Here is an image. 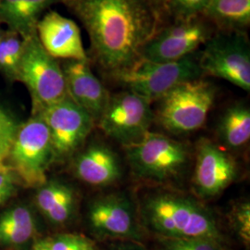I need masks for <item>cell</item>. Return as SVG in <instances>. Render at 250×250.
<instances>
[{
  "instance_id": "3",
  "label": "cell",
  "mask_w": 250,
  "mask_h": 250,
  "mask_svg": "<svg viewBox=\"0 0 250 250\" xmlns=\"http://www.w3.org/2000/svg\"><path fill=\"white\" fill-rule=\"evenodd\" d=\"M216 91L212 83L201 77L180 83L159 99V123L174 134L197 131L205 124Z\"/></svg>"
},
{
  "instance_id": "12",
  "label": "cell",
  "mask_w": 250,
  "mask_h": 250,
  "mask_svg": "<svg viewBox=\"0 0 250 250\" xmlns=\"http://www.w3.org/2000/svg\"><path fill=\"white\" fill-rule=\"evenodd\" d=\"M90 228L101 237L139 242L142 229L132 201L121 194H110L94 200L88 208Z\"/></svg>"
},
{
  "instance_id": "6",
  "label": "cell",
  "mask_w": 250,
  "mask_h": 250,
  "mask_svg": "<svg viewBox=\"0 0 250 250\" xmlns=\"http://www.w3.org/2000/svg\"><path fill=\"white\" fill-rule=\"evenodd\" d=\"M17 81L30 93L33 114L68 97L62 68L45 51L36 33L24 38Z\"/></svg>"
},
{
  "instance_id": "31",
  "label": "cell",
  "mask_w": 250,
  "mask_h": 250,
  "mask_svg": "<svg viewBox=\"0 0 250 250\" xmlns=\"http://www.w3.org/2000/svg\"><path fill=\"white\" fill-rule=\"evenodd\" d=\"M110 250H145L137 242L128 241L114 246Z\"/></svg>"
},
{
  "instance_id": "10",
  "label": "cell",
  "mask_w": 250,
  "mask_h": 250,
  "mask_svg": "<svg viewBox=\"0 0 250 250\" xmlns=\"http://www.w3.org/2000/svg\"><path fill=\"white\" fill-rule=\"evenodd\" d=\"M154 120L150 102L125 90L109 96L99 122L107 136L125 146L140 141L149 132Z\"/></svg>"
},
{
  "instance_id": "30",
  "label": "cell",
  "mask_w": 250,
  "mask_h": 250,
  "mask_svg": "<svg viewBox=\"0 0 250 250\" xmlns=\"http://www.w3.org/2000/svg\"><path fill=\"white\" fill-rule=\"evenodd\" d=\"M153 6L155 7V9L158 10V12L160 13L161 18L163 19L167 17V9H168V4H169V0H150Z\"/></svg>"
},
{
  "instance_id": "15",
  "label": "cell",
  "mask_w": 250,
  "mask_h": 250,
  "mask_svg": "<svg viewBox=\"0 0 250 250\" xmlns=\"http://www.w3.org/2000/svg\"><path fill=\"white\" fill-rule=\"evenodd\" d=\"M62 68L68 96L95 121L99 120L110 95L92 72L89 62L67 61Z\"/></svg>"
},
{
  "instance_id": "14",
  "label": "cell",
  "mask_w": 250,
  "mask_h": 250,
  "mask_svg": "<svg viewBox=\"0 0 250 250\" xmlns=\"http://www.w3.org/2000/svg\"><path fill=\"white\" fill-rule=\"evenodd\" d=\"M36 35L44 49L55 60L88 61L77 23L55 10L46 12L38 21Z\"/></svg>"
},
{
  "instance_id": "24",
  "label": "cell",
  "mask_w": 250,
  "mask_h": 250,
  "mask_svg": "<svg viewBox=\"0 0 250 250\" xmlns=\"http://www.w3.org/2000/svg\"><path fill=\"white\" fill-rule=\"evenodd\" d=\"M209 0H169L167 16L173 21L203 15Z\"/></svg>"
},
{
  "instance_id": "4",
  "label": "cell",
  "mask_w": 250,
  "mask_h": 250,
  "mask_svg": "<svg viewBox=\"0 0 250 250\" xmlns=\"http://www.w3.org/2000/svg\"><path fill=\"white\" fill-rule=\"evenodd\" d=\"M198 59L194 54L172 62H155L139 58L130 66L110 74L125 90L151 103L185 81L200 78Z\"/></svg>"
},
{
  "instance_id": "17",
  "label": "cell",
  "mask_w": 250,
  "mask_h": 250,
  "mask_svg": "<svg viewBox=\"0 0 250 250\" xmlns=\"http://www.w3.org/2000/svg\"><path fill=\"white\" fill-rule=\"evenodd\" d=\"M36 203L39 211L50 224L62 225L73 216L76 197L70 186L60 181H46L38 188Z\"/></svg>"
},
{
  "instance_id": "9",
  "label": "cell",
  "mask_w": 250,
  "mask_h": 250,
  "mask_svg": "<svg viewBox=\"0 0 250 250\" xmlns=\"http://www.w3.org/2000/svg\"><path fill=\"white\" fill-rule=\"evenodd\" d=\"M213 29L204 15L173 21L158 30L144 46L141 58L155 62H177L205 45L214 35Z\"/></svg>"
},
{
  "instance_id": "22",
  "label": "cell",
  "mask_w": 250,
  "mask_h": 250,
  "mask_svg": "<svg viewBox=\"0 0 250 250\" xmlns=\"http://www.w3.org/2000/svg\"><path fill=\"white\" fill-rule=\"evenodd\" d=\"M61 0H20L18 12L12 32L22 38L36 33V24L42 13L54 3Z\"/></svg>"
},
{
  "instance_id": "27",
  "label": "cell",
  "mask_w": 250,
  "mask_h": 250,
  "mask_svg": "<svg viewBox=\"0 0 250 250\" xmlns=\"http://www.w3.org/2000/svg\"><path fill=\"white\" fill-rule=\"evenodd\" d=\"M232 224L234 230L246 245L250 241V204L241 202L232 210Z\"/></svg>"
},
{
  "instance_id": "11",
  "label": "cell",
  "mask_w": 250,
  "mask_h": 250,
  "mask_svg": "<svg viewBox=\"0 0 250 250\" xmlns=\"http://www.w3.org/2000/svg\"><path fill=\"white\" fill-rule=\"evenodd\" d=\"M35 114L41 117L47 126L53 161L72 155L89 135L95 121L69 96Z\"/></svg>"
},
{
  "instance_id": "21",
  "label": "cell",
  "mask_w": 250,
  "mask_h": 250,
  "mask_svg": "<svg viewBox=\"0 0 250 250\" xmlns=\"http://www.w3.org/2000/svg\"><path fill=\"white\" fill-rule=\"evenodd\" d=\"M24 49V38L6 30L0 40V73L7 79L17 81L19 67Z\"/></svg>"
},
{
  "instance_id": "23",
  "label": "cell",
  "mask_w": 250,
  "mask_h": 250,
  "mask_svg": "<svg viewBox=\"0 0 250 250\" xmlns=\"http://www.w3.org/2000/svg\"><path fill=\"white\" fill-rule=\"evenodd\" d=\"M161 250H224L223 241L208 237H159Z\"/></svg>"
},
{
  "instance_id": "34",
  "label": "cell",
  "mask_w": 250,
  "mask_h": 250,
  "mask_svg": "<svg viewBox=\"0 0 250 250\" xmlns=\"http://www.w3.org/2000/svg\"><path fill=\"white\" fill-rule=\"evenodd\" d=\"M5 32H6V30H2V29L0 28V40H1V38L3 37V36H4Z\"/></svg>"
},
{
  "instance_id": "7",
  "label": "cell",
  "mask_w": 250,
  "mask_h": 250,
  "mask_svg": "<svg viewBox=\"0 0 250 250\" xmlns=\"http://www.w3.org/2000/svg\"><path fill=\"white\" fill-rule=\"evenodd\" d=\"M8 159L11 170L26 187L40 188L45 184L53 151L47 126L41 117L33 114L19 127Z\"/></svg>"
},
{
  "instance_id": "33",
  "label": "cell",
  "mask_w": 250,
  "mask_h": 250,
  "mask_svg": "<svg viewBox=\"0 0 250 250\" xmlns=\"http://www.w3.org/2000/svg\"><path fill=\"white\" fill-rule=\"evenodd\" d=\"M7 170H12L9 165H6L4 162H0V172L7 171Z\"/></svg>"
},
{
  "instance_id": "26",
  "label": "cell",
  "mask_w": 250,
  "mask_h": 250,
  "mask_svg": "<svg viewBox=\"0 0 250 250\" xmlns=\"http://www.w3.org/2000/svg\"><path fill=\"white\" fill-rule=\"evenodd\" d=\"M51 250H98L89 238L77 233H61L49 238Z\"/></svg>"
},
{
  "instance_id": "5",
  "label": "cell",
  "mask_w": 250,
  "mask_h": 250,
  "mask_svg": "<svg viewBox=\"0 0 250 250\" xmlns=\"http://www.w3.org/2000/svg\"><path fill=\"white\" fill-rule=\"evenodd\" d=\"M125 148L134 175L156 183L177 178L189 162V152L184 144L150 131Z\"/></svg>"
},
{
  "instance_id": "32",
  "label": "cell",
  "mask_w": 250,
  "mask_h": 250,
  "mask_svg": "<svg viewBox=\"0 0 250 250\" xmlns=\"http://www.w3.org/2000/svg\"><path fill=\"white\" fill-rule=\"evenodd\" d=\"M32 250H51L49 239H41L36 241L34 244Z\"/></svg>"
},
{
  "instance_id": "25",
  "label": "cell",
  "mask_w": 250,
  "mask_h": 250,
  "mask_svg": "<svg viewBox=\"0 0 250 250\" xmlns=\"http://www.w3.org/2000/svg\"><path fill=\"white\" fill-rule=\"evenodd\" d=\"M20 125L7 109L0 106V162L9 158Z\"/></svg>"
},
{
  "instance_id": "16",
  "label": "cell",
  "mask_w": 250,
  "mask_h": 250,
  "mask_svg": "<svg viewBox=\"0 0 250 250\" xmlns=\"http://www.w3.org/2000/svg\"><path fill=\"white\" fill-rule=\"evenodd\" d=\"M122 172L116 153L102 144L90 146L74 161L75 175L94 187H107L116 183Z\"/></svg>"
},
{
  "instance_id": "2",
  "label": "cell",
  "mask_w": 250,
  "mask_h": 250,
  "mask_svg": "<svg viewBox=\"0 0 250 250\" xmlns=\"http://www.w3.org/2000/svg\"><path fill=\"white\" fill-rule=\"evenodd\" d=\"M140 211L144 224L159 237H208L223 241L213 214L191 197L157 192L145 197Z\"/></svg>"
},
{
  "instance_id": "29",
  "label": "cell",
  "mask_w": 250,
  "mask_h": 250,
  "mask_svg": "<svg viewBox=\"0 0 250 250\" xmlns=\"http://www.w3.org/2000/svg\"><path fill=\"white\" fill-rule=\"evenodd\" d=\"M16 189V176L13 171L0 172V206L13 196Z\"/></svg>"
},
{
  "instance_id": "8",
  "label": "cell",
  "mask_w": 250,
  "mask_h": 250,
  "mask_svg": "<svg viewBox=\"0 0 250 250\" xmlns=\"http://www.w3.org/2000/svg\"><path fill=\"white\" fill-rule=\"evenodd\" d=\"M198 64L202 73L250 90V48L245 32L220 31L204 45Z\"/></svg>"
},
{
  "instance_id": "18",
  "label": "cell",
  "mask_w": 250,
  "mask_h": 250,
  "mask_svg": "<svg viewBox=\"0 0 250 250\" xmlns=\"http://www.w3.org/2000/svg\"><path fill=\"white\" fill-rule=\"evenodd\" d=\"M36 220L26 206H16L0 216V246L17 248L36 235Z\"/></svg>"
},
{
  "instance_id": "28",
  "label": "cell",
  "mask_w": 250,
  "mask_h": 250,
  "mask_svg": "<svg viewBox=\"0 0 250 250\" xmlns=\"http://www.w3.org/2000/svg\"><path fill=\"white\" fill-rule=\"evenodd\" d=\"M20 0H0V23L6 24L11 31L18 12Z\"/></svg>"
},
{
  "instance_id": "13",
  "label": "cell",
  "mask_w": 250,
  "mask_h": 250,
  "mask_svg": "<svg viewBox=\"0 0 250 250\" xmlns=\"http://www.w3.org/2000/svg\"><path fill=\"white\" fill-rule=\"evenodd\" d=\"M237 171L231 155L210 140L198 141L193 185L199 197H217L235 180Z\"/></svg>"
},
{
  "instance_id": "19",
  "label": "cell",
  "mask_w": 250,
  "mask_h": 250,
  "mask_svg": "<svg viewBox=\"0 0 250 250\" xmlns=\"http://www.w3.org/2000/svg\"><path fill=\"white\" fill-rule=\"evenodd\" d=\"M224 32H245L250 23V0H209L203 14Z\"/></svg>"
},
{
  "instance_id": "20",
  "label": "cell",
  "mask_w": 250,
  "mask_h": 250,
  "mask_svg": "<svg viewBox=\"0 0 250 250\" xmlns=\"http://www.w3.org/2000/svg\"><path fill=\"white\" fill-rule=\"evenodd\" d=\"M222 141L231 148H239L250 138V110L246 104L236 103L228 107L218 126Z\"/></svg>"
},
{
  "instance_id": "1",
  "label": "cell",
  "mask_w": 250,
  "mask_h": 250,
  "mask_svg": "<svg viewBox=\"0 0 250 250\" xmlns=\"http://www.w3.org/2000/svg\"><path fill=\"white\" fill-rule=\"evenodd\" d=\"M80 20L91 53L109 74L130 66L163 21L150 0H61Z\"/></svg>"
}]
</instances>
